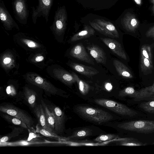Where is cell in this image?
Instances as JSON below:
<instances>
[{"label":"cell","instance_id":"cell-1","mask_svg":"<svg viewBox=\"0 0 154 154\" xmlns=\"http://www.w3.org/2000/svg\"><path fill=\"white\" fill-rule=\"evenodd\" d=\"M84 23L92 27L100 33L110 37H119L118 31L113 22L106 17L95 14H89L82 18Z\"/></svg>","mask_w":154,"mask_h":154},{"label":"cell","instance_id":"cell-2","mask_svg":"<svg viewBox=\"0 0 154 154\" xmlns=\"http://www.w3.org/2000/svg\"><path fill=\"white\" fill-rule=\"evenodd\" d=\"M77 112L85 119L100 124L112 120V115L101 109L86 106H79L75 108Z\"/></svg>","mask_w":154,"mask_h":154},{"label":"cell","instance_id":"cell-3","mask_svg":"<svg viewBox=\"0 0 154 154\" xmlns=\"http://www.w3.org/2000/svg\"><path fill=\"white\" fill-rule=\"evenodd\" d=\"M117 127L121 129L137 133L148 134L154 132V121L138 120L120 123Z\"/></svg>","mask_w":154,"mask_h":154},{"label":"cell","instance_id":"cell-4","mask_svg":"<svg viewBox=\"0 0 154 154\" xmlns=\"http://www.w3.org/2000/svg\"><path fill=\"white\" fill-rule=\"evenodd\" d=\"M94 101L97 104L122 116L133 117L137 114L136 111L127 106L115 101L104 99H96Z\"/></svg>","mask_w":154,"mask_h":154},{"label":"cell","instance_id":"cell-5","mask_svg":"<svg viewBox=\"0 0 154 154\" xmlns=\"http://www.w3.org/2000/svg\"><path fill=\"white\" fill-rule=\"evenodd\" d=\"M68 19L67 14L64 5L58 7L56 11L54 21L51 26L55 33L60 35L64 33L66 28Z\"/></svg>","mask_w":154,"mask_h":154},{"label":"cell","instance_id":"cell-6","mask_svg":"<svg viewBox=\"0 0 154 154\" xmlns=\"http://www.w3.org/2000/svg\"><path fill=\"white\" fill-rule=\"evenodd\" d=\"M38 5L35 8L32 7V20L35 24L38 17L42 16L47 22L51 7L54 0H38Z\"/></svg>","mask_w":154,"mask_h":154},{"label":"cell","instance_id":"cell-7","mask_svg":"<svg viewBox=\"0 0 154 154\" xmlns=\"http://www.w3.org/2000/svg\"><path fill=\"white\" fill-rule=\"evenodd\" d=\"M0 111L14 116L25 123L28 128H31L34 124L32 118L24 111L12 105L6 104L0 106Z\"/></svg>","mask_w":154,"mask_h":154},{"label":"cell","instance_id":"cell-8","mask_svg":"<svg viewBox=\"0 0 154 154\" xmlns=\"http://www.w3.org/2000/svg\"><path fill=\"white\" fill-rule=\"evenodd\" d=\"M12 7L16 20L22 24H26L29 11L26 0H13Z\"/></svg>","mask_w":154,"mask_h":154},{"label":"cell","instance_id":"cell-9","mask_svg":"<svg viewBox=\"0 0 154 154\" xmlns=\"http://www.w3.org/2000/svg\"><path fill=\"white\" fill-rule=\"evenodd\" d=\"M26 78L29 82L46 91L53 95L57 94L58 91L57 88L38 75L32 73L28 74L26 75Z\"/></svg>","mask_w":154,"mask_h":154},{"label":"cell","instance_id":"cell-10","mask_svg":"<svg viewBox=\"0 0 154 154\" xmlns=\"http://www.w3.org/2000/svg\"><path fill=\"white\" fill-rule=\"evenodd\" d=\"M117 0H76L84 7L97 11L107 9L114 5Z\"/></svg>","mask_w":154,"mask_h":154},{"label":"cell","instance_id":"cell-11","mask_svg":"<svg viewBox=\"0 0 154 154\" xmlns=\"http://www.w3.org/2000/svg\"><path fill=\"white\" fill-rule=\"evenodd\" d=\"M0 19L6 29L10 30L14 27L19 29L18 25L8 12L2 0H0Z\"/></svg>","mask_w":154,"mask_h":154},{"label":"cell","instance_id":"cell-12","mask_svg":"<svg viewBox=\"0 0 154 154\" xmlns=\"http://www.w3.org/2000/svg\"><path fill=\"white\" fill-rule=\"evenodd\" d=\"M70 54L72 57L80 60L94 65V63L86 52L82 43L77 44L71 49Z\"/></svg>","mask_w":154,"mask_h":154},{"label":"cell","instance_id":"cell-13","mask_svg":"<svg viewBox=\"0 0 154 154\" xmlns=\"http://www.w3.org/2000/svg\"><path fill=\"white\" fill-rule=\"evenodd\" d=\"M50 109L55 119L54 132L57 134L62 133L63 130L65 115L61 109L57 106L52 107Z\"/></svg>","mask_w":154,"mask_h":154},{"label":"cell","instance_id":"cell-14","mask_svg":"<svg viewBox=\"0 0 154 154\" xmlns=\"http://www.w3.org/2000/svg\"><path fill=\"white\" fill-rule=\"evenodd\" d=\"M120 23L126 31L134 32L137 28L139 22L135 16L130 12H127L120 19Z\"/></svg>","mask_w":154,"mask_h":154},{"label":"cell","instance_id":"cell-15","mask_svg":"<svg viewBox=\"0 0 154 154\" xmlns=\"http://www.w3.org/2000/svg\"><path fill=\"white\" fill-rule=\"evenodd\" d=\"M100 39L115 54L123 59L127 60L126 54L119 42L110 38H101Z\"/></svg>","mask_w":154,"mask_h":154},{"label":"cell","instance_id":"cell-16","mask_svg":"<svg viewBox=\"0 0 154 154\" xmlns=\"http://www.w3.org/2000/svg\"><path fill=\"white\" fill-rule=\"evenodd\" d=\"M86 48L97 63L106 64V54L101 48L96 45L92 44Z\"/></svg>","mask_w":154,"mask_h":154},{"label":"cell","instance_id":"cell-17","mask_svg":"<svg viewBox=\"0 0 154 154\" xmlns=\"http://www.w3.org/2000/svg\"><path fill=\"white\" fill-rule=\"evenodd\" d=\"M69 66L79 73L88 77H91L98 74L99 72L95 68L76 63L71 62Z\"/></svg>","mask_w":154,"mask_h":154},{"label":"cell","instance_id":"cell-18","mask_svg":"<svg viewBox=\"0 0 154 154\" xmlns=\"http://www.w3.org/2000/svg\"><path fill=\"white\" fill-rule=\"evenodd\" d=\"M134 99L136 101L154 100V82L151 86L137 91Z\"/></svg>","mask_w":154,"mask_h":154},{"label":"cell","instance_id":"cell-19","mask_svg":"<svg viewBox=\"0 0 154 154\" xmlns=\"http://www.w3.org/2000/svg\"><path fill=\"white\" fill-rule=\"evenodd\" d=\"M53 72L55 76L62 82L68 85H71L76 82L72 74L61 69H55Z\"/></svg>","mask_w":154,"mask_h":154},{"label":"cell","instance_id":"cell-20","mask_svg":"<svg viewBox=\"0 0 154 154\" xmlns=\"http://www.w3.org/2000/svg\"><path fill=\"white\" fill-rule=\"evenodd\" d=\"M95 33V30L92 27L84 24L83 29L73 35L70 39V41L73 42L89 38L93 35Z\"/></svg>","mask_w":154,"mask_h":154},{"label":"cell","instance_id":"cell-21","mask_svg":"<svg viewBox=\"0 0 154 154\" xmlns=\"http://www.w3.org/2000/svg\"><path fill=\"white\" fill-rule=\"evenodd\" d=\"M34 112L37 117L38 124L43 128L53 132L48 125L46 117L42 104L38 105L35 107Z\"/></svg>","mask_w":154,"mask_h":154},{"label":"cell","instance_id":"cell-22","mask_svg":"<svg viewBox=\"0 0 154 154\" xmlns=\"http://www.w3.org/2000/svg\"><path fill=\"white\" fill-rule=\"evenodd\" d=\"M113 64L119 75L125 79H132L133 75L130 69L123 63L117 60L113 61Z\"/></svg>","mask_w":154,"mask_h":154},{"label":"cell","instance_id":"cell-23","mask_svg":"<svg viewBox=\"0 0 154 154\" xmlns=\"http://www.w3.org/2000/svg\"><path fill=\"white\" fill-rule=\"evenodd\" d=\"M24 95L25 99L30 106L34 108L36 99V93L33 90L26 87L24 88Z\"/></svg>","mask_w":154,"mask_h":154},{"label":"cell","instance_id":"cell-24","mask_svg":"<svg viewBox=\"0 0 154 154\" xmlns=\"http://www.w3.org/2000/svg\"><path fill=\"white\" fill-rule=\"evenodd\" d=\"M41 103L44 110L48 125L51 131L54 132L55 121L54 117L47 105L42 100L41 101Z\"/></svg>","mask_w":154,"mask_h":154},{"label":"cell","instance_id":"cell-25","mask_svg":"<svg viewBox=\"0 0 154 154\" xmlns=\"http://www.w3.org/2000/svg\"><path fill=\"white\" fill-rule=\"evenodd\" d=\"M72 74L75 78L81 93L83 95L87 94L90 88L89 85L80 79L74 72H72Z\"/></svg>","mask_w":154,"mask_h":154},{"label":"cell","instance_id":"cell-26","mask_svg":"<svg viewBox=\"0 0 154 154\" xmlns=\"http://www.w3.org/2000/svg\"><path fill=\"white\" fill-rule=\"evenodd\" d=\"M121 145L125 146H143L147 144L143 143L137 139L133 137L125 138L120 140Z\"/></svg>","mask_w":154,"mask_h":154},{"label":"cell","instance_id":"cell-27","mask_svg":"<svg viewBox=\"0 0 154 154\" xmlns=\"http://www.w3.org/2000/svg\"><path fill=\"white\" fill-rule=\"evenodd\" d=\"M24 128L21 127L14 128L11 133L1 138L0 142H6L11 139L19 136L23 132Z\"/></svg>","mask_w":154,"mask_h":154},{"label":"cell","instance_id":"cell-28","mask_svg":"<svg viewBox=\"0 0 154 154\" xmlns=\"http://www.w3.org/2000/svg\"><path fill=\"white\" fill-rule=\"evenodd\" d=\"M91 130L88 128H84L76 131L72 135L68 137V139H75L88 137L91 134Z\"/></svg>","mask_w":154,"mask_h":154},{"label":"cell","instance_id":"cell-29","mask_svg":"<svg viewBox=\"0 0 154 154\" xmlns=\"http://www.w3.org/2000/svg\"><path fill=\"white\" fill-rule=\"evenodd\" d=\"M3 118L8 122L24 128H28L26 124L23 121L14 116L5 113L2 115Z\"/></svg>","mask_w":154,"mask_h":154},{"label":"cell","instance_id":"cell-30","mask_svg":"<svg viewBox=\"0 0 154 154\" xmlns=\"http://www.w3.org/2000/svg\"><path fill=\"white\" fill-rule=\"evenodd\" d=\"M140 66L141 71L143 72L151 70L153 69V64L148 59L142 56L140 57Z\"/></svg>","mask_w":154,"mask_h":154},{"label":"cell","instance_id":"cell-31","mask_svg":"<svg viewBox=\"0 0 154 154\" xmlns=\"http://www.w3.org/2000/svg\"><path fill=\"white\" fill-rule=\"evenodd\" d=\"M36 128L37 132L45 136L52 137L55 138H60V137L57 134L43 128L38 124L36 125Z\"/></svg>","mask_w":154,"mask_h":154},{"label":"cell","instance_id":"cell-32","mask_svg":"<svg viewBox=\"0 0 154 154\" xmlns=\"http://www.w3.org/2000/svg\"><path fill=\"white\" fill-rule=\"evenodd\" d=\"M141 56L148 59L152 64V58L151 47L147 45H143L140 49Z\"/></svg>","mask_w":154,"mask_h":154},{"label":"cell","instance_id":"cell-33","mask_svg":"<svg viewBox=\"0 0 154 154\" xmlns=\"http://www.w3.org/2000/svg\"><path fill=\"white\" fill-rule=\"evenodd\" d=\"M137 91L133 87H128L120 91L119 95L121 97L129 96L134 98L136 95Z\"/></svg>","mask_w":154,"mask_h":154},{"label":"cell","instance_id":"cell-34","mask_svg":"<svg viewBox=\"0 0 154 154\" xmlns=\"http://www.w3.org/2000/svg\"><path fill=\"white\" fill-rule=\"evenodd\" d=\"M139 106L147 112L154 114V100L142 102L140 103Z\"/></svg>","mask_w":154,"mask_h":154},{"label":"cell","instance_id":"cell-35","mask_svg":"<svg viewBox=\"0 0 154 154\" xmlns=\"http://www.w3.org/2000/svg\"><path fill=\"white\" fill-rule=\"evenodd\" d=\"M119 138L118 135L113 134H109L100 135L94 139V141L98 142H101L106 141H109Z\"/></svg>","mask_w":154,"mask_h":154},{"label":"cell","instance_id":"cell-36","mask_svg":"<svg viewBox=\"0 0 154 154\" xmlns=\"http://www.w3.org/2000/svg\"><path fill=\"white\" fill-rule=\"evenodd\" d=\"M14 63V60L10 55H6L2 60L3 65L7 67L10 66Z\"/></svg>","mask_w":154,"mask_h":154},{"label":"cell","instance_id":"cell-37","mask_svg":"<svg viewBox=\"0 0 154 154\" xmlns=\"http://www.w3.org/2000/svg\"><path fill=\"white\" fill-rule=\"evenodd\" d=\"M21 40L23 42L30 48H38L39 46L38 44L32 40L25 38H23Z\"/></svg>","mask_w":154,"mask_h":154},{"label":"cell","instance_id":"cell-38","mask_svg":"<svg viewBox=\"0 0 154 154\" xmlns=\"http://www.w3.org/2000/svg\"><path fill=\"white\" fill-rule=\"evenodd\" d=\"M6 92L10 96H14L17 94L16 90L14 87L12 85H9L6 88Z\"/></svg>","mask_w":154,"mask_h":154},{"label":"cell","instance_id":"cell-39","mask_svg":"<svg viewBox=\"0 0 154 154\" xmlns=\"http://www.w3.org/2000/svg\"><path fill=\"white\" fill-rule=\"evenodd\" d=\"M146 37L154 38V26L150 28L146 32Z\"/></svg>","mask_w":154,"mask_h":154},{"label":"cell","instance_id":"cell-40","mask_svg":"<svg viewBox=\"0 0 154 154\" xmlns=\"http://www.w3.org/2000/svg\"><path fill=\"white\" fill-rule=\"evenodd\" d=\"M44 59V57L43 56H38L35 58V60L37 62H40L42 61Z\"/></svg>","mask_w":154,"mask_h":154},{"label":"cell","instance_id":"cell-41","mask_svg":"<svg viewBox=\"0 0 154 154\" xmlns=\"http://www.w3.org/2000/svg\"><path fill=\"white\" fill-rule=\"evenodd\" d=\"M105 87L107 90L109 91L111 90L112 86L110 84L107 83Z\"/></svg>","mask_w":154,"mask_h":154},{"label":"cell","instance_id":"cell-42","mask_svg":"<svg viewBox=\"0 0 154 154\" xmlns=\"http://www.w3.org/2000/svg\"><path fill=\"white\" fill-rule=\"evenodd\" d=\"M135 3L139 5H140L141 3V0H134Z\"/></svg>","mask_w":154,"mask_h":154},{"label":"cell","instance_id":"cell-43","mask_svg":"<svg viewBox=\"0 0 154 154\" xmlns=\"http://www.w3.org/2000/svg\"><path fill=\"white\" fill-rule=\"evenodd\" d=\"M150 1H151V2H152L153 3V11L154 13V0H150Z\"/></svg>","mask_w":154,"mask_h":154},{"label":"cell","instance_id":"cell-44","mask_svg":"<svg viewBox=\"0 0 154 154\" xmlns=\"http://www.w3.org/2000/svg\"><path fill=\"white\" fill-rule=\"evenodd\" d=\"M152 144H154V142L153 143H152Z\"/></svg>","mask_w":154,"mask_h":154}]
</instances>
